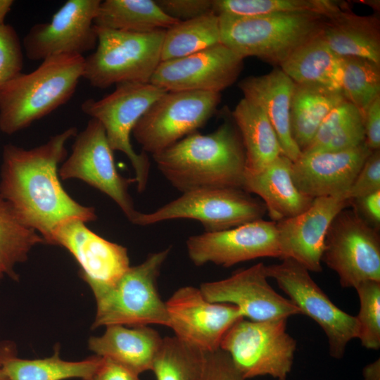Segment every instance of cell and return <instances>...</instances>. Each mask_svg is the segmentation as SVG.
<instances>
[{
    "label": "cell",
    "mask_w": 380,
    "mask_h": 380,
    "mask_svg": "<svg viewBox=\"0 0 380 380\" xmlns=\"http://www.w3.org/2000/svg\"><path fill=\"white\" fill-rule=\"evenodd\" d=\"M77 134V129L71 127L32 148L11 144L3 148L0 195L47 244L66 222L87 223L97 218L94 208L77 202L60 181L59 165L68 156L67 143Z\"/></svg>",
    "instance_id": "6da1fadb"
},
{
    "label": "cell",
    "mask_w": 380,
    "mask_h": 380,
    "mask_svg": "<svg viewBox=\"0 0 380 380\" xmlns=\"http://www.w3.org/2000/svg\"><path fill=\"white\" fill-rule=\"evenodd\" d=\"M157 168L183 193L203 189H242L246 154L240 134L224 122L207 134L191 133L153 155Z\"/></svg>",
    "instance_id": "7a4b0ae2"
},
{
    "label": "cell",
    "mask_w": 380,
    "mask_h": 380,
    "mask_svg": "<svg viewBox=\"0 0 380 380\" xmlns=\"http://www.w3.org/2000/svg\"><path fill=\"white\" fill-rule=\"evenodd\" d=\"M84 70V57H49L29 73L21 72L0 91V131L13 134L68 102Z\"/></svg>",
    "instance_id": "3957f363"
},
{
    "label": "cell",
    "mask_w": 380,
    "mask_h": 380,
    "mask_svg": "<svg viewBox=\"0 0 380 380\" xmlns=\"http://www.w3.org/2000/svg\"><path fill=\"white\" fill-rule=\"evenodd\" d=\"M326 17L314 13L219 15L220 43L243 59L254 56L279 67L297 49L321 32Z\"/></svg>",
    "instance_id": "277c9868"
},
{
    "label": "cell",
    "mask_w": 380,
    "mask_h": 380,
    "mask_svg": "<svg viewBox=\"0 0 380 380\" xmlns=\"http://www.w3.org/2000/svg\"><path fill=\"white\" fill-rule=\"evenodd\" d=\"M95 28L97 44L84 57L83 78L98 89L123 83H149L161 62L165 30L134 33L96 25Z\"/></svg>",
    "instance_id": "5b68a950"
},
{
    "label": "cell",
    "mask_w": 380,
    "mask_h": 380,
    "mask_svg": "<svg viewBox=\"0 0 380 380\" xmlns=\"http://www.w3.org/2000/svg\"><path fill=\"white\" fill-rule=\"evenodd\" d=\"M171 248L148 254L141 263L129 267L110 289L95 297L96 312L92 328L109 325L169 326L166 303L157 286Z\"/></svg>",
    "instance_id": "8992f818"
},
{
    "label": "cell",
    "mask_w": 380,
    "mask_h": 380,
    "mask_svg": "<svg viewBox=\"0 0 380 380\" xmlns=\"http://www.w3.org/2000/svg\"><path fill=\"white\" fill-rule=\"evenodd\" d=\"M287 319L242 318L226 332L220 348L246 380L263 376L286 380L296 350V340L286 331Z\"/></svg>",
    "instance_id": "52a82bcc"
},
{
    "label": "cell",
    "mask_w": 380,
    "mask_h": 380,
    "mask_svg": "<svg viewBox=\"0 0 380 380\" xmlns=\"http://www.w3.org/2000/svg\"><path fill=\"white\" fill-rule=\"evenodd\" d=\"M166 91L151 83H123L103 98L89 99L81 104L82 111L99 121L113 151L124 153L134 172L138 192L146 190L150 162L144 152L137 153L131 144L133 129L150 108Z\"/></svg>",
    "instance_id": "ba28073f"
},
{
    "label": "cell",
    "mask_w": 380,
    "mask_h": 380,
    "mask_svg": "<svg viewBox=\"0 0 380 380\" xmlns=\"http://www.w3.org/2000/svg\"><path fill=\"white\" fill-rule=\"evenodd\" d=\"M266 213L264 203L243 189H203L183 193L151 213H139L133 224L188 219L199 222L205 232H215L261 220Z\"/></svg>",
    "instance_id": "9c48e42d"
},
{
    "label": "cell",
    "mask_w": 380,
    "mask_h": 380,
    "mask_svg": "<svg viewBox=\"0 0 380 380\" xmlns=\"http://www.w3.org/2000/svg\"><path fill=\"white\" fill-rule=\"evenodd\" d=\"M220 93L166 91L146 110L132 134L152 156L197 132L215 113Z\"/></svg>",
    "instance_id": "30bf717a"
},
{
    "label": "cell",
    "mask_w": 380,
    "mask_h": 380,
    "mask_svg": "<svg viewBox=\"0 0 380 380\" xmlns=\"http://www.w3.org/2000/svg\"><path fill=\"white\" fill-rule=\"evenodd\" d=\"M339 277L342 287L380 281V236L355 209L341 210L327 232L322 257Z\"/></svg>",
    "instance_id": "8fae6325"
},
{
    "label": "cell",
    "mask_w": 380,
    "mask_h": 380,
    "mask_svg": "<svg viewBox=\"0 0 380 380\" xmlns=\"http://www.w3.org/2000/svg\"><path fill=\"white\" fill-rule=\"evenodd\" d=\"M281 260L278 264L265 265L267 277L275 280L301 315L319 324L327 337L330 355L341 359L348 343L357 338L356 317L334 305L305 267L291 258Z\"/></svg>",
    "instance_id": "7c38bea8"
},
{
    "label": "cell",
    "mask_w": 380,
    "mask_h": 380,
    "mask_svg": "<svg viewBox=\"0 0 380 380\" xmlns=\"http://www.w3.org/2000/svg\"><path fill=\"white\" fill-rule=\"evenodd\" d=\"M58 172L62 179L81 180L108 196L132 224L140 213L129 193L134 179L125 178L118 172L104 129L94 119L75 137L71 153Z\"/></svg>",
    "instance_id": "4fadbf2b"
},
{
    "label": "cell",
    "mask_w": 380,
    "mask_h": 380,
    "mask_svg": "<svg viewBox=\"0 0 380 380\" xmlns=\"http://www.w3.org/2000/svg\"><path fill=\"white\" fill-rule=\"evenodd\" d=\"M101 0H68L47 23L34 25L23 39L26 56L43 61L62 54L82 55L94 50V20Z\"/></svg>",
    "instance_id": "5bb4252c"
},
{
    "label": "cell",
    "mask_w": 380,
    "mask_h": 380,
    "mask_svg": "<svg viewBox=\"0 0 380 380\" xmlns=\"http://www.w3.org/2000/svg\"><path fill=\"white\" fill-rule=\"evenodd\" d=\"M165 303L175 336L204 352L219 349L226 332L244 318L235 305L210 302L192 286L178 289Z\"/></svg>",
    "instance_id": "9a60e30c"
},
{
    "label": "cell",
    "mask_w": 380,
    "mask_h": 380,
    "mask_svg": "<svg viewBox=\"0 0 380 380\" xmlns=\"http://www.w3.org/2000/svg\"><path fill=\"white\" fill-rule=\"evenodd\" d=\"M187 253L196 266L224 267L260 258H281L276 222L262 219L229 229L191 236Z\"/></svg>",
    "instance_id": "2e32d148"
},
{
    "label": "cell",
    "mask_w": 380,
    "mask_h": 380,
    "mask_svg": "<svg viewBox=\"0 0 380 380\" xmlns=\"http://www.w3.org/2000/svg\"><path fill=\"white\" fill-rule=\"evenodd\" d=\"M48 244L62 246L75 258L94 297L112 287L130 267L125 247L100 236L82 220L59 226Z\"/></svg>",
    "instance_id": "e0dca14e"
},
{
    "label": "cell",
    "mask_w": 380,
    "mask_h": 380,
    "mask_svg": "<svg viewBox=\"0 0 380 380\" xmlns=\"http://www.w3.org/2000/svg\"><path fill=\"white\" fill-rule=\"evenodd\" d=\"M243 58L220 43L182 58L161 61L150 83L166 91L220 93L239 77Z\"/></svg>",
    "instance_id": "ac0fdd59"
},
{
    "label": "cell",
    "mask_w": 380,
    "mask_h": 380,
    "mask_svg": "<svg viewBox=\"0 0 380 380\" xmlns=\"http://www.w3.org/2000/svg\"><path fill=\"white\" fill-rule=\"evenodd\" d=\"M265 265L259 262L230 277L202 283V294L210 302L235 305L247 319L261 322L301 315L289 299L267 281Z\"/></svg>",
    "instance_id": "d6986e66"
},
{
    "label": "cell",
    "mask_w": 380,
    "mask_h": 380,
    "mask_svg": "<svg viewBox=\"0 0 380 380\" xmlns=\"http://www.w3.org/2000/svg\"><path fill=\"white\" fill-rule=\"evenodd\" d=\"M348 205L350 201L344 194L315 198L304 212L276 222L280 258L293 259L309 272H321L329 227L335 216Z\"/></svg>",
    "instance_id": "ffe728a7"
},
{
    "label": "cell",
    "mask_w": 380,
    "mask_h": 380,
    "mask_svg": "<svg viewBox=\"0 0 380 380\" xmlns=\"http://www.w3.org/2000/svg\"><path fill=\"white\" fill-rule=\"evenodd\" d=\"M371 151L365 143L339 151L301 153L292 163L294 184L312 198L346 195Z\"/></svg>",
    "instance_id": "44dd1931"
},
{
    "label": "cell",
    "mask_w": 380,
    "mask_h": 380,
    "mask_svg": "<svg viewBox=\"0 0 380 380\" xmlns=\"http://www.w3.org/2000/svg\"><path fill=\"white\" fill-rule=\"evenodd\" d=\"M294 84L279 68L263 75L246 77L238 84L243 98L265 112L277 136L282 154L292 162L301 156L293 139L290 125Z\"/></svg>",
    "instance_id": "7402d4cb"
},
{
    "label": "cell",
    "mask_w": 380,
    "mask_h": 380,
    "mask_svg": "<svg viewBox=\"0 0 380 380\" xmlns=\"http://www.w3.org/2000/svg\"><path fill=\"white\" fill-rule=\"evenodd\" d=\"M163 338L148 325H109L99 336H91L88 347L96 355L109 359L129 371H151Z\"/></svg>",
    "instance_id": "603a6c76"
},
{
    "label": "cell",
    "mask_w": 380,
    "mask_h": 380,
    "mask_svg": "<svg viewBox=\"0 0 380 380\" xmlns=\"http://www.w3.org/2000/svg\"><path fill=\"white\" fill-rule=\"evenodd\" d=\"M293 162L283 154L259 172L244 173L242 189L261 198L274 222L306 210L314 198L302 194L292 179Z\"/></svg>",
    "instance_id": "cb8c5ba5"
},
{
    "label": "cell",
    "mask_w": 380,
    "mask_h": 380,
    "mask_svg": "<svg viewBox=\"0 0 380 380\" xmlns=\"http://www.w3.org/2000/svg\"><path fill=\"white\" fill-rule=\"evenodd\" d=\"M320 36L341 57H359L380 65V20L376 14L360 15L347 7L326 17Z\"/></svg>",
    "instance_id": "d4e9b609"
},
{
    "label": "cell",
    "mask_w": 380,
    "mask_h": 380,
    "mask_svg": "<svg viewBox=\"0 0 380 380\" xmlns=\"http://www.w3.org/2000/svg\"><path fill=\"white\" fill-rule=\"evenodd\" d=\"M103 360L97 355L82 361L63 360L58 349L50 357L22 359L17 357L13 343H0V365L9 380H90Z\"/></svg>",
    "instance_id": "484cf974"
},
{
    "label": "cell",
    "mask_w": 380,
    "mask_h": 380,
    "mask_svg": "<svg viewBox=\"0 0 380 380\" xmlns=\"http://www.w3.org/2000/svg\"><path fill=\"white\" fill-rule=\"evenodd\" d=\"M343 57L334 53L320 33L297 49L279 66L298 84L341 91Z\"/></svg>",
    "instance_id": "4316f807"
},
{
    "label": "cell",
    "mask_w": 380,
    "mask_h": 380,
    "mask_svg": "<svg viewBox=\"0 0 380 380\" xmlns=\"http://www.w3.org/2000/svg\"><path fill=\"white\" fill-rule=\"evenodd\" d=\"M232 118L245 150V172H259L282 154L277 136L260 107L243 98L234 109Z\"/></svg>",
    "instance_id": "83f0119b"
},
{
    "label": "cell",
    "mask_w": 380,
    "mask_h": 380,
    "mask_svg": "<svg viewBox=\"0 0 380 380\" xmlns=\"http://www.w3.org/2000/svg\"><path fill=\"white\" fill-rule=\"evenodd\" d=\"M345 97L340 91L294 84L290 108V125L293 141L301 153L312 141L327 115Z\"/></svg>",
    "instance_id": "f1b7e54d"
},
{
    "label": "cell",
    "mask_w": 380,
    "mask_h": 380,
    "mask_svg": "<svg viewBox=\"0 0 380 380\" xmlns=\"http://www.w3.org/2000/svg\"><path fill=\"white\" fill-rule=\"evenodd\" d=\"M177 20L153 0H105L99 7L94 25L98 27L134 33L167 30Z\"/></svg>",
    "instance_id": "f546056e"
},
{
    "label": "cell",
    "mask_w": 380,
    "mask_h": 380,
    "mask_svg": "<svg viewBox=\"0 0 380 380\" xmlns=\"http://www.w3.org/2000/svg\"><path fill=\"white\" fill-rule=\"evenodd\" d=\"M220 43L219 15L213 11L165 30L161 61L187 56Z\"/></svg>",
    "instance_id": "4dcf8cb0"
},
{
    "label": "cell",
    "mask_w": 380,
    "mask_h": 380,
    "mask_svg": "<svg viewBox=\"0 0 380 380\" xmlns=\"http://www.w3.org/2000/svg\"><path fill=\"white\" fill-rule=\"evenodd\" d=\"M46 243L27 225L0 195V281L5 276L16 279L15 266L25 262L33 247Z\"/></svg>",
    "instance_id": "1f68e13d"
},
{
    "label": "cell",
    "mask_w": 380,
    "mask_h": 380,
    "mask_svg": "<svg viewBox=\"0 0 380 380\" xmlns=\"http://www.w3.org/2000/svg\"><path fill=\"white\" fill-rule=\"evenodd\" d=\"M348 4L329 0H213L218 15L256 17L286 13H314L329 16Z\"/></svg>",
    "instance_id": "d6a6232c"
},
{
    "label": "cell",
    "mask_w": 380,
    "mask_h": 380,
    "mask_svg": "<svg viewBox=\"0 0 380 380\" xmlns=\"http://www.w3.org/2000/svg\"><path fill=\"white\" fill-rule=\"evenodd\" d=\"M206 352L194 348L175 336L163 338L153 363L156 380H202Z\"/></svg>",
    "instance_id": "836d02e7"
},
{
    "label": "cell",
    "mask_w": 380,
    "mask_h": 380,
    "mask_svg": "<svg viewBox=\"0 0 380 380\" xmlns=\"http://www.w3.org/2000/svg\"><path fill=\"white\" fill-rule=\"evenodd\" d=\"M341 91L362 117L380 96V65L359 57H343Z\"/></svg>",
    "instance_id": "e575fe53"
},
{
    "label": "cell",
    "mask_w": 380,
    "mask_h": 380,
    "mask_svg": "<svg viewBox=\"0 0 380 380\" xmlns=\"http://www.w3.org/2000/svg\"><path fill=\"white\" fill-rule=\"evenodd\" d=\"M360 309L356 317L358 323L357 338L367 349L380 348V281L369 280L355 288Z\"/></svg>",
    "instance_id": "d590c367"
},
{
    "label": "cell",
    "mask_w": 380,
    "mask_h": 380,
    "mask_svg": "<svg viewBox=\"0 0 380 380\" xmlns=\"http://www.w3.org/2000/svg\"><path fill=\"white\" fill-rule=\"evenodd\" d=\"M360 118L363 117L357 108L344 100L327 115L312 141L301 153L321 151L332 139Z\"/></svg>",
    "instance_id": "8d00e7d4"
},
{
    "label": "cell",
    "mask_w": 380,
    "mask_h": 380,
    "mask_svg": "<svg viewBox=\"0 0 380 380\" xmlns=\"http://www.w3.org/2000/svg\"><path fill=\"white\" fill-rule=\"evenodd\" d=\"M23 45L10 25H0V91L10 80L22 72Z\"/></svg>",
    "instance_id": "74e56055"
},
{
    "label": "cell",
    "mask_w": 380,
    "mask_h": 380,
    "mask_svg": "<svg viewBox=\"0 0 380 380\" xmlns=\"http://www.w3.org/2000/svg\"><path fill=\"white\" fill-rule=\"evenodd\" d=\"M380 191V149L372 151L346 194L351 201Z\"/></svg>",
    "instance_id": "f35d334b"
},
{
    "label": "cell",
    "mask_w": 380,
    "mask_h": 380,
    "mask_svg": "<svg viewBox=\"0 0 380 380\" xmlns=\"http://www.w3.org/2000/svg\"><path fill=\"white\" fill-rule=\"evenodd\" d=\"M156 2L165 14L179 21L213 11V0H156Z\"/></svg>",
    "instance_id": "ab89813d"
},
{
    "label": "cell",
    "mask_w": 380,
    "mask_h": 380,
    "mask_svg": "<svg viewBox=\"0 0 380 380\" xmlns=\"http://www.w3.org/2000/svg\"><path fill=\"white\" fill-rule=\"evenodd\" d=\"M202 380H246L235 367L228 354L219 348L206 352Z\"/></svg>",
    "instance_id": "60d3db41"
},
{
    "label": "cell",
    "mask_w": 380,
    "mask_h": 380,
    "mask_svg": "<svg viewBox=\"0 0 380 380\" xmlns=\"http://www.w3.org/2000/svg\"><path fill=\"white\" fill-rule=\"evenodd\" d=\"M365 143L371 151L380 148V96L366 110L363 116Z\"/></svg>",
    "instance_id": "b9f144b4"
},
{
    "label": "cell",
    "mask_w": 380,
    "mask_h": 380,
    "mask_svg": "<svg viewBox=\"0 0 380 380\" xmlns=\"http://www.w3.org/2000/svg\"><path fill=\"white\" fill-rule=\"evenodd\" d=\"M360 217L369 224L379 229L380 227V191L350 201Z\"/></svg>",
    "instance_id": "7bdbcfd3"
},
{
    "label": "cell",
    "mask_w": 380,
    "mask_h": 380,
    "mask_svg": "<svg viewBox=\"0 0 380 380\" xmlns=\"http://www.w3.org/2000/svg\"><path fill=\"white\" fill-rule=\"evenodd\" d=\"M103 358V362L90 380H141L139 374L109 359Z\"/></svg>",
    "instance_id": "ee69618b"
},
{
    "label": "cell",
    "mask_w": 380,
    "mask_h": 380,
    "mask_svg": "<svg viewBox=\"0 0 380 380\" xmlns=\"http://www.w3.org/2000/svg\"><path fill=\"white\" fill-rule=\"evenodd\" d=\"M363 380H380V360L367 365L362 369Z\"/></svg>",
    "instance_id": "f6af8a7d"
},
{
    "label": "cell",
    "mask_w": 380,
    "mask_h": 380,
    "mask_svg": "<svg viewBox=\"0 0 380 380\" xmlns=\"http://www.w3.org/2000/svg\"><path fill=\"white\" fill-rule=\"evenodd\" d=\"M13 4V0H0V25L5 24V18L10 12Z\"/></svg>",
    "instance_id": "bcb514c9"
},
{
    "label": "cell",
    "mask_w": 380,
    "mask_h": 380,
    "mask_svg": "<svg viewBox=\"0 0 380 380\" xmlns=\"http://www.w3.org/2000/svg\"><path fill=\"white\" fill-rule=\"evenodd\" d=\"M0 380H9L1 365H0Z\"/></svg>",
    "instance_id": "7dc6e473"
}]
</instances>
